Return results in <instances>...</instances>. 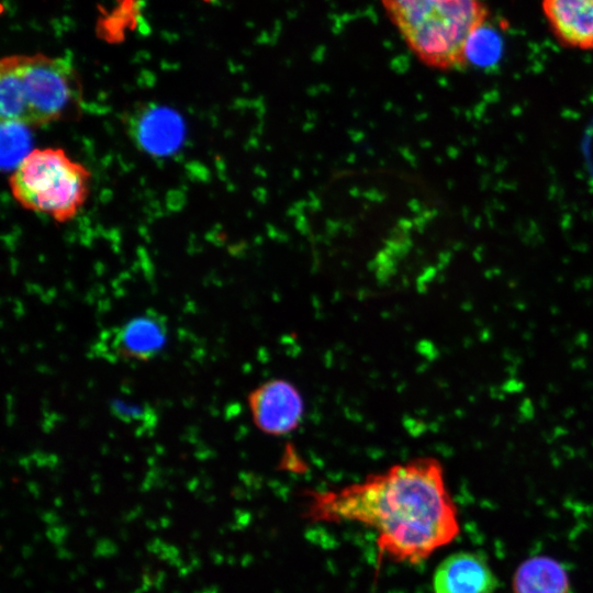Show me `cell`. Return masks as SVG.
<instances>
[{
    "label": "cell",
    "mask_w": 593,
    "mask_h": 593,
    "mask_svg": "<svg viewBox=\"0 0 593 593\" xmlns=\"http://www.w3.org/2000/svg\"><path fill=\"white\" fill-rule=\"evenodd\" d=\"M201 593H216V588L215 586L208 588L201 591Z\"/></svg>",
    "instance_id": "30"
},
{
    "label": "cell",
    "mask_w": 593,
    "mask_h": 593,
    "mask_svg": "<svg viewBox=\"0 0 593 593\" xmlns=\"http://www.w3.org/2000/svg\"><path fill=\"white\" fill-rule=\"evenodd\" d=\"M91 172L63 148H33L10 172L9 187L23 209L56 223L74 220L90 192Z\"/></svg>",
    "instance_id": "4"
},
{
    "label": "cell",
    "mask_w": 593,
    "mask_h": 593,
    "mask_svg": "<svg viewBox=\"0 0 593 593\" xmlns=\"http://www.w3.org/2000/svg\"><path fill=\"white\" fill-rule=\"evenodd\" d=\"M165 544H166V542L163 541L161 539L155 538V539H153L152 541H149V542L146 544V549H147V551H149L150 553H154V555L158 556V555L161 552V550H163Z\"/></svg>",
    "instance_id": "16"
},
{
    "label": "cell",
    "mask_w": 593,
    "mask_h": 593,
    "mask_svg": "<svg viewBox=\"0 0 593 593\" xmlns=\"http://www.w3.org/2000/svg\"><path fill=\"white\" fill-rule=\"evenodd\" d=\"M542 10L561 44L593 49V0H542Z\"/></svg>",
    "instance_id": "9"
},
{
    "label": "cell",
    "mask_w": 593,
    "mask_h": 593,
    "mask_svg": "<svg viewBox=\"0 0 593 593\" xmlns=\"http://www.w3.org/2000/svg\"><path fill=\"white\" fill-rule=\"evenodd\" d=\"M21 553L23 558L26 559V558H30L34 553V549L29 545H24L21 549Z\"/></svg>",
    "instance_id": "21"
},
{
    "label": "cell",
    "mask_w": 593,
    "mask_h": 593,
    "mask_svg": "<svg viewBox=\"0 0 593 593\" xmlns=\"http://www.w3.org/2000/svg\"><path fill=\"white\" fill-rule=\"evenodd\" d=\"M119 552V547L108 538L98 539L93 548L94 558H112Z\"/></svg>",
    "instance_id": "14"
},
{
    "label": "cell",
    "mask_w": 593,
    "mask_h": 593,
    "mask_svg": "<svg viewBox=\"0 0 593 593\" xmlns=\"http://www.w3.org/2000/svg\"><path fill=\"white\" fill-rule=\"evenodd\" d=\"M158 523H159L160 528H163V529L169 528L171 526V524H172L170 518H168L166 516L160 517Z\"/></svg>",
    "instance_id": "22"
},
{
    "label": "cell",
    "mask_w": 593,
    "mask_h": 593,
    "mask_svg": "<svg viewBox=\"0 0 593 593\" xmlns=\"http://www.w3.org/2000/svg\"><path fill=\"white\" fill-rule=\"evenodd\" d=\"M30 127L13 122H1V163L10 172L30 154Z\"/></svg>",
    "instance_id": "11"
},
{
    "label": "cell",
    "mask_w": 593,
    "mask_h": 593,
    "mask_svg": "<svg viewBox=\"0 0 593 593\" xmlns=\"http://www.w3.org/2000/svg\"><path fill=\"white\" fill-rule=\"evenodd\" d=\"M201 537V533L199 530H193L191 532L190 534V538L193 539V540H197Z\"/></svg>",
    "instance_id": "29"
},
{
    "label": "cell",
    "mask_w": 593,
    "mask_h": 593,
    "mask_svg": "<svg viewBox=\"0 0 593 593\" xmlns=\"http://www.w3.org/2000/svg\"><path fill=\"white\" fill-rule=\"evenodd\" d=\"M94 586H96L97 589H99V590H102V589L105 588V581L102 580V579H97V580L94 581Z\"/></svg>",
    "instance_id": "26"
},
{
    "label": "cell",
    "mask_w": 593,
    "mask_h": 593,
    "mask_svg": "<svg viewBox=\"0 0 593 593\" xmlns=\"http://www.w3.org/2000/svg\"><path fill=\"white\" fill-rule=\"evenodd\" d=\"M86 534L88 537L92 538L97 534V529L93 527H89L86 529Z\"/></svg>",
    "instance_id": "28"
},
{
    "label": "cell",
    "mask_w": 593,
    "mask_h": 593,
    "mask_svg": "<svg viewBox=\"0 0 593 593\" xmlns=\"http://www.w3.org/2000/svg\"><path fill=\"white\" fill-rule=\"evenodd\" d=\"M127 127L137 146L156 156L174 153L183 138L181 118L174 110L156 104L134 109Z\"/></svg>",
    "instance_id": "7"
},
{
    "label": "cell",
    "mask_w": 593,
    "mask_h": 593,
    "mask_svg": "<svg viewBox=\"0 0 593 593\" xmlns=\"http://www.w3.org/2000/svg\"><path fill=\"white\" fill-rule=\"evenodd\" d=\"M513 593H570V579L558 560L535 556L517 567L513 577Z\"/></svg>",
    "instance_id": "10"
},
{
    "label": "cell",
    "mask_w": 593,
    "mask_h": 593,
    "mask_svg": "<svg viewBox=\"0 0 593 593\" xmlns=\"http://www.w3.org/2000/svg\"><path fill=\"white\" fill-rule=\"evenodd\" d=\"M411 51L427 66H463L471 37L485 23L480 0H381Z\"/></svg>",
    "instance_id": "3"
},
{
    "label": "cell",
    "mask_w": 593,
    "mask_h": 593,
    "mask_svg": "<svg viewBox=\"0 0 593 593\" xmlns=\"http://www.w3.org/2000/svg\"><path fill=\"white\" fill-rule=\"evenodd\" d=\"M145 525L147 528H149L153 532H156L160 527L159 523H156L154 521H146Z\"/></svg>",
    "instance_id": "23"
},
{
    "label": "cell",
    "mask_w": 593,
    "mask_h": 593,
    "mask_svg": "<svg viewBox=\"0 0 593 593\" xmlns=\"http://www.w3.org/2000/svg\"><path fill=\"white\" fill-rule=\"evenodd\" d=\"M135 557H136V558L142 557V552H141L139 550H136V551H135Z\"/></svg>",
    "instance_id": "33"
},
{
    "label": "cell",
    "mask_w": 593,
    "mask_h": 593,
    "mask_svg": "<svg viewBox=\"0 0 593 593\" xmlns=\"http://www.w3.org/2000/svg\"><path fill=\"white\" fill-rule=\"evenodd\" d=\"M193 593H201V591H200V592H199V591H195V592H193Z\"/></svg>",
    "instance_id": "37"
},
{
    "label": "cell",
    "mask_w": 593,
    "mask_h": 593,
    "mask_svg": "<svg viewBox=\"0 0 593 593\" xmlns=\"http://www.w3.org/2000/svg\"><path fill=\"white\" fill-rule=\"evenodd\" d=\"M247 402L255 426L266 435H288L303 419L304 401L301 392L284 379L260 383L248 394Z\"/></svg>",
    "instance_id": "6"
},
{
    "label": "cell",
    "mask_w": 593,
    "mask_h": 593,
    "mask_svg": "<svg viewBox=\"0 0 593 593\" xmlns=\"http://www.w3.org/2000/svg\"><path fill=\"white\" fill-rule=\"evenodd\" d=\"M82 105V81L69 59L43 53L1 58V122L41 127L77 120Z\"/></svg>",
    "instance_id": "2"
},
{
    "label": "cell",
    "mask_w": 593,
    "mask_h": 593,
    "mask_svg": "<svg viewBox=\"0 0 593 593\" xmlns=\"http://www.w3.org/2000/svg\"><path fill=\"white\" fill-rule=\"evenodd\" d=\"M41 540H42V535H41L40 533H35V534L33 535V541H34V542H38V541H41Z\"/></svg>",
    "instance_id": "31"
},
{
    "label": "cell",
    "mask_w": 593,
    "mask_h": 593,
    "mask_svg": "<svg viewBox=\"0 0 593 593\" xmlns=\"http://www.w3.org/2000/svg\"><path fill=\"white\" fill-rule=\"evenodd\" d=\"M497 578L488 560L473 551L446 557L433 575L434 593H494Z\"/></svg>",
    "instance_id": "8"
},
{
    "label": "cell",
    "mask_w": 593,
    "mask_h": 593,
    "mask_svg": "<svg viewBox=\"0 0 593 593\" xmlns=\"http://www.w3.org/2000/svg\"><path fill=\"white\" fill-rule=\"evenodd\" d=\"M193 570H198V569H201L202 567V561L201 559L198 557V555L194 552H190V563H189Z\"/></svg>",
    "instance_id": "20"
},
{
    "label": "cell",
    "mask_w": 593,
    "mask_h": 593,
    "mask_svg": "<svg viewBox=\"0 0 593 593\" xmlns=\"http://www.w3.org/2000/svg\"><path fill=\"white\" fill-rule=\"evenodd\" d=\"M159 593H161V592H159Z\"/></svg>",
    "instance_id": "38"
},
{
    "label": "cell",
    "mask_w": 593,
    "mask_h": 593,
    "mask_svg": "<svg viewBox=\"0 0 593 593\" xmlns=\"http://www.w3.org/2000/svg\"><path fill=\"white\" fill-rule=\"evenodd\" d=\"M119 536L121 540L126 541L130 538V533L126 529H121Z\"/></svg>",
    "instance_id": "25"
},
{
    "label": "cell",
    "mask_w": 593,
    "mask_h": 593,
    "mask_svg": "<svg viewBox=\"0 0 593 593\" xmlns=\"http://www.w3.org/2000/svg\"><path fill=\"white\" fill-rule=\"evenodd\" d=\"M25 584H26L27 586H32V582H31V581H25Z\"/></svg>",
    "instance_id": "34"
},
{
    "label": "cell",
    "mask_w": 593,
    "mask_h": 593,
    "mask_svg": "<svg viewBox=\"0 0 593 593\" xmlns=\"http://www.w3.org/2000/svg\"><path fill=\"white\" fill-rule=\"evenodd\" d=\"M42 519L49 526L60 524V517L55 512H45L42 515Z\"/></svg>",
    "instance_id": "18"
},
{
    "label": "cell",
    "mask_w": 593,
    "mask_h": 593,
    "mask_svg": "<svg viewBox=\"0 0 593 593\" xmlns=\"http://www.w3.org/2000/svg\"><path fill=\"white\" fill-rule=\"evenodd\" d=\"M482 27L469 41L466 60L477 66H490L499 59L501 44L493 33L481 31Z\"/></svg>",
    "instance_id": "13"
},
{
    "label": "cell",
    "mask_w": 593,
    "mask_h": 593,
    "mask_svg": "<svg viewBox=\"0 0 593 593\" xmlns=\"http://www.w3.org/2000/svg\"><path fill=\"white\" fill-rule=\"evenodd\" d=\"M203 1H205V2H212V1H214V0H203Z\"/></svg>",
    "instance_id": "35"
},
{
    "label": "cell",
    "mask_w": 593,
    "mask_h": 593,
    "mask_svg": "<svg viewBox=\"0 0 593 593\" xmlns=\"http://www.w3.org/2000/svg\"><path fill=\"white\" fill-rule=\"evenodd\" d=\"M167 332L166 317L148 311L102 332L92 349L111 361H149L164 349Z\"/></svg>",
    "instance_id": "5"
},
{
    "label": "cell",
    "mask_w": 593,
    "mask_h": 593,
    "mask_svg": "<svg viewBox=\"0 0 593 593\" xmlns=\"http://www.w3.org/2000/svg\"><path fill=\"white\" fill-rule=\"evenodd\" d=\"M312 522H356L372 528L378 548L398 562L418 563L459 534L456 506L440 463L421 457L361 481L307 492Z\"/></svg>",
    "instance_id": "1"
},
{
    "label": "cell",
    "mask_w": 593,
    "mask_h": 593,
    "mask_svg": "<svg viewBox=\"0 0 593 593\" xmlns=\"http://www.w3.org/2000/svg\"><path fill=\"white\" fill-rule=\"evenodd\" d=\"M76 572H77L79 575H83V574H86L87 569H86L85 566L78 564V566H77V569H76Z\"/></svg>",
    "instance_id": "27"
},
{
    "label": "cell",
    "mask_w": 593,
    "mask_h": 593,
    "mask_svg": "<svg viewBox=\"0 0 593 593\" xmlns=\"http://www.w3.org/2000/svg\"><path fill=\"white\" fill-rule=\"evenodd\" d=\"M78 577H79V574H78L77 572H71V573H69V579H70L71 581H76Z\"/></svg>",
    "instance_id": "32"
},
{
    "label": "cell",
    "mask_w": 593,
    "mask_h": 593,
    "mask_svg": "<svg viewBox=\"0 0 593 593\" xmlns=\"http://www.w3.org/2000/svg\"><path fill=\"white\" fill-rule=\"evenodd\" d=\"M172 593H180L179 591H174Z\"/></svg>",
    "instance_id": "36"
},
{
    "label": "cell",
    "mask_w": 593,
    "mask_h": 593,
    "mask_svg": "<svg viewBox=\"0 0 593 593\" xmlns=\"http://www.w3.org/2000/svg\"><path fill=\"white\" fill-rule=\"evenodd\" d=\"M110 411L121 422L135 426L141 433L149 430L157 425V414L146 403L114 399L110 402Z\"/></svg>",
    "instance_id": "12"
},
{
    "label": "cell",
    "mask_w": 593,
    "mask_h": 593,
    "mask_svg": "<svg viewBox=\"0 0 593 593\" xmlns=\"http://www.w3.org/2000/svg\"><path fill=\"white\" fill-rule=\"evenodd\" d=\"M70 534V528L67 525H54L46 529V537L56 547H60Z\"/></svg>",
    "instance_id": "15"
},
{
    "label": "cell",
    "mask_w": 593,
    "mask_h": 593,
    "mask_svg": "<svg viewBox=\"0 0 593 593\" xmlns=\"http://www.w3.org/2000/svg\"><path fill=\"white\" fill-rule=\"evenodd\" d=\"M51 593V592H49Z\"/></svg>",
    "instance_id": "39"
},
{
    "label": "cell",
    "mask_w": 593,
    "mask_h": 593,
    "mask_svg": "<svg viewBox=\"0 0 593 593\" xmlns=\"http://www.w3.org/2000/svg\"><path fill=\"white\" fill-rule=\"evenodd\" d=\"M24 572V569L22 566H16L13 571H12V577L16 578V577H20L22 575Z\"/></svg>",
    "instance_id": "24"
},
{
    "label": "cell",
    "mask_w": 593,
    "mask_h": 593,
    "mask_svg": "<svg viewBox=\"0 0 593 593\" xmlns=\"http://www.w3.org/2000/svg\"><path fill=\"white\" fill-rule=\"evenodd\" d=\"M166 578H167V574L163 570H159L154 574V588L158 592H160L163 590Z\"/></svg>",
    "instance_id": "17"
},
{
    "label": "cell",
    "mask_w": 593,
    "mask_h": 593,
    "mask_svg": "<svg viewBox=\"0 0 593 593\" xmlns=\"http://www.w3.org/2000/svg\"><path fill=\"white\" fill-rule=\"evenodd\" d=\"M56 556L58 559H61V560H70L74 558L72 552H70L67 548L63 546L57 547Z\"/></svg>",
    "instance_id": "19"
}]
</instances>
